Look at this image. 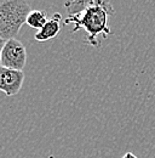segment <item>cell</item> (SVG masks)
Returning <instances> with one entry per match:
<instances>
[{"mask_svg":"<svg viewBox=\"0 0 155 158\" xmlns=\"http://www.w3.org/2000/svg\"><path fill=\"white\" fill-rule=\"evenodd\" d=\"M47 21H49L47 15H46L44 11H41V10H33V11L28 15L26 23H27L30 28L40 31V29L46 24Z\"/></svg>","mask_w":155,"mask_h":158,"instance_id":"obj_6","label":"cell"},{"mask_svg":"<svg viewBox=\"0 0 155 158\" xmlns=\"http://www.w3.org/2000/svg\"><path fill=\"white\" fill-rule=\"evenodd\" d=\"M114 14V9L109 1L103 0H91L87 6L75 15H68L64 20V24H74L73 33L80 29H84L87 33V43L95 48L101 46V41L98 37L102 35L107 39L108 35L112 34L110 27L108 23L109 15Z\"/></svg>","mask_w":155,"mask_h":158,"instance_id":"obj_1","label":"cell"},{"mask_svg":"<svg viewBox=\"0 0 155 158\" xmlns=\"http://www.w3.org/2000/svg\"><path fill=\"white\" fill-rule=\"evenodd\" d=\"M122 158H137V157H136L132 152H126V153L122 156Z\"/></svg>","mask_w":155,"mask_h":158,"instance_id":"obj_8","label":"cell"},{"mask_svg":"<svg viewBox=\"0 0 155 158\" xmlns=\"http://www.w3.org/2000/svg\"><path fill=\"white\" fill-rule=\"evenodd\" d=\"M24 81L23 71L10 69L0 66V91H2L7 98L17 95Z\"/></svg>","mask_w":155,"mask_h":158,"instance_id":"obj_4","label":"cell"},{"mask_svg":"<svg viewBox=\"0 0 155 158\" xmlns=\"http://www.w3.org/2000/svg\"><path fill=\"white\" fill-rule=\"evenodd\" d=\"M5 43H6V40H4L0 38V66H1V52H2V49H4Z\"/></svg>","mask_w":155,"mask_h":158,"instance_id":"obj_7","label":"cell"},{"mask_svg":"<svg viewBox=\"0 0 155 158\" xmlns=\"http://www.w3.org/2000/svg\"><path fill=\"white\" fill-rule=\"evenodd\" d=\"M32 7L26 0H1L0 1V38L4 40L16 39L19 29L27 22Z\"/></svg>","mask_w":155,"mask_h":158,"instance_id":"obj_2","label":"cell"},{"mask_svg":"<svg viewBox=\"0 0 155 158\" xmlns=\"http://www.w3.org/2000/svg\"><path fill=\"white\" fill-rule=\"evenodd\" d=\"M27 63V50L26 46L18 39L6 40L1 52V66L22 71Z\"/></svg>","mask_w":155,"mask_h":158,"instance_id":"obj_3","label":"cell"},{"mask_svg":"<svg viewBox=\"0 0 155 158\" xmlns=\"http://www.w3.org/2000/svg\"><path fill=\"white\" fill-rule=\"evenodd\" d=\"M61 21H62L61 14H58V12L54 14L46 22V24L35 33V35H34L35 40L47 41V40H51L55 37H57L58 33L61 32Z\"/></svg>","mask_w":155,"mask_h":158,"instance_id":"obj_5","label":"cell"}]
</instances>
